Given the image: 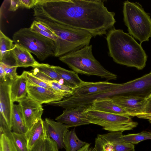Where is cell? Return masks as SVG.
<instances>
[{"mask_svg": "<svg viewBox=\"0 0 151 151\" xmlns=\"http://www.w3.org/2000/svg\"><path fill=\"white\" fill-rule=\"evenodd\" d=\"M12 38L15 44L25 48L41 61L55 56L57 49L55 42L30 28L20 29L14 34Z\"/></svg>", "mask_w": 151, "mask_h": 151, "instance_id": "5", "label": "cell"}, {"mask_svg": "<svg viewBox=\"0 0 151 151\" xmlns=\"http://www.w3.org/2000/svg\"><path fill=\"white\" fill-rule=\"evenodd\" d=\"M13 40L6 36L0 30V62L5 63L12 56L11 51L14 44Z\"/></svg>", "mask_w": 151, "mask_h": 151, "instance_id": "23", "label": "cell"}, {"mask_svg": "<svg viewBox=\"0 0 151 151\" xmlns=\"http://www.w3.org/2000/svg\"><path fill=\"white\" fill-rule=\"evenodd\" d=\"M91 107L99 111L130 116L124 109L114 103L111 97L95 100L93 101Z\"/></svg>", "mask_w": 151, "mask_h": 151, "instance_id": "16", "label": "cell"}, {"mask_svg": "<svg viewBox=\"0 0 151 151\" xmlns=\"http://www.w3.org/2000/svg\"><path fill=\"white\" fill-rule=\"evenodd\" d=\"M103 134L111 142L114 151H135L134 145L122 140V132H110Z\"/></svg>", "mask_w": 151, "mask_h": 151, "instance_id": "19", "label": "cell"}, {"mask_svg": "<svg viewBox=\"0 0 151 151\" xmlns=\"http://www.w3.org/2000/svg\"><path fill=\"white\" fill-rule=\"evenodd\" d=\"M11 135L18 151H28L27 141L24 134L12 132Z\"/></svg>", "mask_w": 151, "mask_h": 151, "instance_id": "29", "label": "cell"}, {"mask_svg": "<svg viewBox=\"0 0 151 151\" xmlns=\"http://www.w3.org/2000/svg\"><path fill=\"white\" fill-rule=\"evenodd\" d=\"M27 93L28 96L41 105L60 101L65 98L59 92L28 83Z\"/></svg>", "mask_w": 151, "mask_h": 151, "instance_id": "13", "label": "cell"}, {"mask_svg": "<svg viewBox=\"0 0 151 151\" xmlns=\"http://www.w3.org/2000/svg\"><path fill=\"white\" fill-rule=\"evenodd\" d=\"M48 84L55 91L63 94L65 98L73 94V89L57 81H52Z\"/></svg>", "mask_w": 151, "mask_h": 151, "instance_id": "30", "label": "cell"}, {"mask_svg": "<svg viewBox=\"0 0 151 151\" xmlns=\"http://www.w3.org/2000/svg\"><path fill=\"white\" fill-rule=\"evenodd\" d=\"M90 124L100 126L109 132L133 129L138 125L130 116L111 113L94 109L91 106L83 112Z\"/></svg>", "mask_w": 151, "mask_h": 151, "instance_id": "7", "label": "cell"}, {"mask_svg": "<svg viewBox=\"0 0 151 151\" xmlns=\"http://www.w3.org/2000/svg\"><path fill=\"white\" fill-rule=\"evenodd\" d=\"M11 53L12 57L15 61L14 64L17 67H33L38 63L30 52L18 45L14 44Z\"/></svg>", "mask_w": 151, "mask_h": 151, "instance_id": "15", "label": "cell"}, {"mask_svg": "<svg viewBox=\"0 0 151 151\" xmlns=\"http://www.w3.org/2000/svg\"><path fill=\"white\" fill-rule=\"evenodd\" d=\"M12 130L13 132L24 134L27 131L20 106L14 104L12 115Z\"/></svg>", "mask_w": 151, "mask_h": 151, "instance_id": "22", "label": "cell"}, {"mask_svg": "<svg viewBox=\"0 0 151 151\" xmlns=\"http://www.w3.org/2000/svg\"><path fill=\"white\" fill-rule=\"evenodd\" d=\"M113 102L124 109L131 116L145 112L147 99L116 95L111 97Z\"/></svg>", "mask_w": 151, "mask_h": 151, "instance_id": "11", "label": "cell"}, {"mask_svg": "<svg viewBox=\"0 0 151 151\" xmlns=\"http://www.w3.org/2000/svg\"><path fill=\"white\" fill-rule=\"evenodd\" d=\"M28 149H31L40 138L47 136L44 120H38L24 133Z\"/></svg>", "mask_w": 151, "mask_h": 151, "instance_id": "17", "label": "cell"}, {"mask_svg": "<svg viewBox=\"0 0 151 151\" xmlns=\"http://www.w3.org/2000/svg\"><path fill=\"white\" fill-rule=\"evenodd\" d=\"M33 22L36 26L40 29L45 31L52 35H55L53 32L47 27L42 24L39 22L35 20H34Z\"/></svg>", "mask_w": 151, "mask_h": 151, "instance_id": "35", "label": "cell"}, {"mask_svg": "<svg viewBox=\"0 0 151 151\" xmlns=\"http://www.w3.org/2000/svg\"><path fill=\"white\" fill-rule=\"evenodd\" d=\"M27 81L23 73L11 80V96L12 101L19 102L27 95Z\"/></svg>", "mask_w": 151, "mask_h": 151, "instance_id": "18", "label": "cell"}, {"mask_svg": "<svg viewBox=\"0 0 151 151\" xmlns=\"http://www.w3.org/2000/svg\"><path fill=\"white\" fill-rule=\"evenodd\" d=\"M0 65H1L4 69L6 74V77L10 80H12L18 76L17 69V68L15 64L11 65L1 62Z\"/></svg>", "mask_w": 151, "mask_h": 151, "instance_id": "31", "label": "cell"}, {"mask_svg": "<svg viewBox=\"0 0 151 151\" xmlns=\"http://www.w3.org/2000/svg\"><path fill=\"white\" fill-rule=\"evenodd\" d=\"M92 47L91 45L86 46L59 59L78 73L97 76L108 81L116 80L117 75L106 69L95 58Z\"/></svg>", "mask_w": 151, "mask_h": 151, "instance_id": "3", "label": "cell"}, {"mask_svg": "<svg viewBox=\"0 0 151 151\" xmlns=\"http://www.w3.org/2000/svg\"><path fill=\"white\" fill-rule=\"evenodd\" d=\"M44 122L47 136L57 143L59 149L65 148L63 137L68 128L65 125L49 118H46Z\"/></svg>", "mask_w": 151, "mask_h": 151, "instance_id": "14", "label": "cell"}, {"mask_svg": "<svg viewBox=\"0 0 151 151\" xmlns=\"http://www.w3.org/2000/svg\"><path fill=\"white\" fill-rule=\"evenodd\" d=\"M10 1V5L8 9L9 11L14 12L20 8V0H11Z\"/></svg>", "mask_w": 151, "mask_h": 151, "instance_id": "34", "label": "cell"}, {"mask_svg": "<svg viewBox=\"0 0 151 151\" xmlns=\"http://www.w3.org/2000/svg\"><path fill=\"white\" fill-rule=\"evenodd\" d=\"M33 68L36 69L40 72L61 83V81L63 82V80L53 68L52 65L48 64L40 63H38Z\"/></svg>", "mask_w": 151, "mask_h": 151, "instance_id": "26", "label": "cell"}, {"mask_svg": "<svg viewBox=\"0 0 151 151\" xmlns=\"http://www.w3.org/2000/svg\"><path fill=\"white\" fill-rule=\"evenodd\" d=\"M145 113L151 114V96L149 97L146 100Z\"/></svg>", "mask_w": 151, "mask_h": 151, "instance_id": "38", "label": "cell"}, {"mask_svg": "<svg viewBox=\"0 0 151 151\" xmlns=\"http://www.w3.org/2000/svg\"><path fill=\"white\" fill-rule=\"evenodd\" d=\"M90 106L82 105L65 109L55 120L57 122L65 125L68 128L89 124L90 123L83 112Z\"/></svg>", "mask_w": 151, "mask_h": 151, "instance_id": "9", "label": "cell"}, {"mask_svg": "<svg viewBox=\"0 0 151 151\" xmlns=\"http://www.w3.org/2000/svg\"><path fill=\"white\" fill-rule=\"evenodd\" d=\"M125 24L129 34L139 40L140 44L151 37V19L139 3L127 0L123 3Z\"/></svg>", "mask_w": 151, "mask_h": 151, "instance_id": "4", "label": "cell"}, {"mask_svg": "<svg viewBox=\"0 0 151 151\" xmlns=\"http://www.w3.org/2000/svg\"><path fill=\"white\" fill-rule=\"evenodd\" d=\"M22 73L26 79L28 83L46 88L56 91L48 83L35 76L32 72L24 71Z\"/></svg>", "mask_w": 151, "mask_h": 151, "instance_id": "27", "label": "cell"}, {"mask_svg": "<svg viewBox=\"0 0 151 151\" xmlns=\"http://www.w3.org/2000/svg\"><path fill=\"white\" fill-rule=\"evenodd\" d=\"M136 116L139 118L147 119L151 123V114L143 113L137 115Z\"/></svg>", "mask_w": 151, "mask_h": 151, "instance_id": "37", "label": "cell"}, {"mask_svg": "<svg viewBox=\"0 0 151 151\" xmlns=\"http://www.w3.org/2000/svg\"><path fill=\"white\" fill-rule=\"evenodd\" d=\"M57 143L48 136L40 138L28 151H58Z\"/></svg>", "mask_w": 151, "mask_h": 151, "instance_id": "24", "label": "cell"}, {"mask_svg": "<svg viewBox=\"0 0 151 151\" xmlns=\"http://www.w3.org/2000/svg\"><path fill=\"white\" fill-rule=\"evenodd\" d=\"M103 0H37L34 17L88 32L93 37L106 35L114 28L115 13Z\"/></svg>", "mask_w": 151, "mask_h": 151, "instance_id": "1", "label": "cell"}, {"mask_svg": "<svg viewBox=\"0 0 151 151\" xmlns=\"http://www.w3.org/2000/svg\"><path fill=\"white\" fill-rule=\"evenodd\" d=\"M150 96H151V95L150 96Z\"/></svg>", "mask_w": 151, "mask_h": 151, "instance_id": "40", "label": "cell"}, {"mask_svg": "<svg viewBox=\"0 0 151 151\" xmlns=\"http://www.w3.org/2000/svg\"><path fill=\"white\" fill-rule=\"evenodd\" d=\"M7 79L5 72L2 67L0 65V80L5 81Z\"/></svg>", "mask_w": 151, "mask_h": 151, "instance_id": "39", "label": "cell"}, {"mask_svg": "<svg viewBox=\"0 0 151 151\" xmlns=\"http://www.w3.org/2000/svg\"><path fill=\"white\" fill-rule=\"evenodd\" d=\"M77 151H96L94 147L91 146L90 143H87Z\"/></svg>", "mask_w": 151, "mask_h": 151, "instance_id": "36", "label": "cell"}, {"mask_svg": "<svg viewBox=\"0 0 151 151\" xmlns=\"http://www.w3.org/2000/svg\"><path fill=\"white\" fill-rule=\"evenodd\" d=\"M106 35L109 54L114 62L139 70L145 67L147 55L141 45L132 36L114 27Z\"/></svg>", "mask_w": 151, "mask_h": 151, "instance_id": "2", "label": "cell"}, {"mask_svg": "<svg viewBox=\"0 0 151 151\" xmlns=\"http://www.w3.org/2000/svg\"><path fill=\"white\" fill-rule=\"evenodd\" d=\"M20 8L30 9L33 8L37 3V0H20Z\"/></svg>", "mask_w": 151, "mask_h": 151, "instance_id": "33", "label": "cell"}, {"mask_svg": "<svg viewBox=\"0 0 151 151\" xmlns=\"http://www.w3.org/2000/svg\"><path fill=\"white\" fill-rule=\"evenodd\" d=\"M0 151H18L12 140L11 134H0Z\"/></svg>", "mask_w": 151, "mask_h": 151, "instance_id": "28", "label": "cell"}, {"mask_svg": "<svg viewBox=\"0 0 151 151\" xmlns=\"http://www.w3.org/2000/svg\"><path fill=\"white\" fill-rule=\"evenodd\" d=\"M63 41L67 53L89 45L93 35L84 30L60 24L48 19L34 17Z\"/></svg>", "mask_w": 151, "mask_h": 151, "instance_id": "6", "label": "cell"}, {"mask_svg": "<svg viewBox=\"0 0 151 151\" xmlns=\"http://www.w3.org/2000/svg\"><path fill=\"white\" fill-rule=\"evenodd\" d=\"M12 130L3 116L0 114V134H10Z\"/></svg>", "mask_w": 151, "mask_h": 151, "instance_id": "32", "label": "cell"}, {"mask_svg": "<svg viewBox=\"0 0 151 151\" xmlns=\"http://www.w3.org/2000/svg\"><path fill=\"white\" fill-rule=\"evenodd\" d=\"M11 80H0V110L10 128L12 130V115L13 103L11 96Z\"/></svg>", "mask_w": 151, "mask_h": 151, "instance_id": "12", "label": "cell"}, {"mask_svg": "<svg viewBox=\"0 0 151 151\" xmlns=\"http://www.w3.org/2000/svg\"><path fill=\"white\" fill-rule=\"evenodd\" d=\"M52 66L63 82V84L73 89L79 86L83 81L75 72L66 69L59 66Z\"/></svg>", "mask_w": 151, "mask_h": 151, "instance_id": "20", "label": "cell"}, {"mask_svg": "<svg viewBox=\"0 0 151 151\" xmlns=\"http://www.w3.org/2000/svg\"><path fill=\"white\" fill-rule=\"evenodd\" d=\"M119 83L107 81L96 82L83 81L78 87L73 89V96L84 97L107 91L118 86Z\"/></svg>", "mask_w": 151, "mask_h": 151, "instance_id": "10", "label": "cell"}, {"mask_svg": "<svg viewBox=\"0 0 151 151\" xmlns=\"http://www.w3.org/2000/svg\"><path fill=\"white\" fill-rule=\"evenodd\" d=\"M122 139L126 142L134 145L137 144L142 141L151 139V132L143 131L137 133L123 135Z\"/></svg>", "mask_w": 151, "mask_h": 151, "instance_id": "25", "label": "cell"}, {"mask_svg": "<svg viewBox=\"0 0 151 151\" xmlns=\"http://www.w3.org/2000/svg\"><path fill=\"white\" fill-rule=\"evenodd\" d=\"M63 141L66 151H77L86 143L78 138L75 129L65 132Z\"/></svg>", "mask_w": 151, "mask_h": 151, "instance_id": "21", "label": "cell"}, {"mask_svg": "<svg viewBox=\"0 0 151 151\" xmlns=\"http://www.w3.org/2000/svg\"><path fill=\"white\" fill-rule=\"evenodd\" d=\"M24 124L27 130L41 119L44 109L41 104L27 95L19 102Z\"/></svg>", "mask_w": 151, "mask_h": 151, "instance_id": "8", "label": "cell"}]
</instances>
